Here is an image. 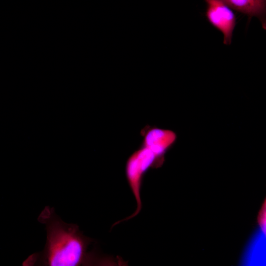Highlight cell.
<instances>
[{
  "label": "cell",
  "instance_id": "cell-6",
  "mask_svg": "<svg viewBox=\"0 0 266 266\" xmlns=\"http://www.w3.org/2000/svg\"><path fill=\"white\" fill-rule=\"evenodd\" d=\"M265 208H263L262 211H261L260 216V225L262 228V230L263 232H265L264 231V229L265 230L266 229V209Z\"/></svg>",
  "mask_w": 266,
  "mask_h": 266
},
{
  "label": "cell",
  "instance_id": "cell-3",
  "mask_svg": "<svg viewBox=\"0 0 266 266\" xmlns=\"http://www.w3.org/2000/svg\"><path fill=\"white\" fill-rule=\"evenodd\" d=\"M206 3L205 16L208 21L223 34V43L232 42L236 25V17L232 9L221 0H204Z\"/></svg>",
  "mask_w": 266,
  "mask_h": 266
},
{
  "label": "cell",
  "instance_id": "cell-1",
  "mask_svg": "<svg viewBox=\"0 0 266 266\" xmlns=\"http://www.w3.org/2000/svg\"><path fill=\"white\" fill-rule=\"evenodd\" d=\"M38 221L45 226L47 238L44 249L29 256L26 266H78L96 261L88 251L92 239L83 234L76 224L64 222L48 206L41 211Z\"/></svg>",
  "mask_w": 266,
  "mask_h": 266
},
{
  "label": "cell",
  "instance_id": "cell-5",
  "mask_svg": "<svg viewBox=\"0 0 266 266\" xmlns=\"http://www.w3.org/2000/svg\"><path fill=\"white\" fill-rule=\"evenodd\" d=\"M231 9L248 16L258 18L263 28L266 26V0H221Z\"/></svg>",
  "mask_w": 266,
  "mask_h": 266
},
{
  "label": "cell",
  "instance_id": "cell-2",
  "mask_svg": "<svg viewBox=\"0 0 266 266\" xmlns=\"http://www.w3.org/2000/svg\"><path fill=\"white\" fill-rule=\"evenodd\" d=\"M162 165L153 152L141 144L129 156L126 163L125 174L135 198L136 207L132 214L116 222L112 227L132 219L140 213L142 206L140 192L145 174L149 168H158Z\"/></svg>",
  "mask_w": 266,
  "mask_h": 266
},
{
  "label": "cell",
  "instance_id": "cell-4",
  "mask_svg": "<svg viewBox=\"0 0 266 266\" xmlns=\"http://www.w3.org/2000/svg\"><path fill=\"white\" fill-rule=\"evenodd\" d=\"M140 134L142 136L141 144L150 149L164 164L165 154L176 142V133L170 130L147 125L141 130Z\"/></svg>",
  "mask_w": 266,
  "mask_h": 266
}]
</instances>
